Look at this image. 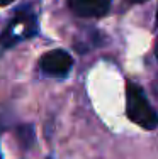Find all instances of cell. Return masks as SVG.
I'll return each mask as SVG.
<instances>
[{"label":"cell","mask_w":158,"mask_h":159,"mask_svg":"<svg viewBox=\"0 0 158 159\" xmlns=\"http://www.w3.org/2000/svg\"><path fill=\"white\" fill-rule=\"evenodd\" d=\"M37 32H39V24H37L36 12L29 5L21 7L19 10H16L14 17L0 34V49L2 51L10 49L22 41L37 36Z\"/></svg>","instance_id":"obj_1"},{"label":"cell","mask_w":158,"mask_h":159,"mask_svg":"<svg viewBox=\"0 0 158 159\" xmlns=\"http://www.w3.org/2000/svg\"><path fill=\"white\" fill-rule=\"evenodd\" d=\"M126 113L129 120L143 129L153 130L158 125V115L146 100L143 90L134 83H127L126 88Z\"/></svg>","instance_id":"obj_2"},{"label":"cell","mask_w":158,"mask_h":159,"mask_svg":"<svg viewBox=\"0 0 158 159\" xmlns=\"http://www.w3.org/2000/svg\"><path fill=\"white\" fill-rule=\"evenodd\" d=\"M73 68V58L65 49H53L39 58V70L53 78H65Z\"/></svg>","instance_id":"obj_3"},{"label":"cell","mask_w":158,"mask_h":159,"mask_svg":"<svg viewBox=\"0 0 158 159\" xmlns=\"http://www.w3.org/2000/svg\"><path fill=\"white\" fill-rule=\"evenodd\" d=\"M68 7L78 17H102L111 9V0H68Z\"/></svg>","instance_id":"obj_4"},{"label":"cell","mask_w":158,"mask_h":159,"mask_svg":"<svg viewBox=\"0 0 158 159\" xmlns=\"http://www.w3.org/2000/svg\"><path fill=\"white\" fill-rule=\"evenodd\" d=\"M17 137L22 142L24 149H29L34 142V127L31 124H24V125H19L17 129Z\"/></svg>","instance_id":"obj_5"},{"label":"cell","mask_w":158,"mask_h":159,"mask_svg":"<svg viewBox=\"0 0 158 159\" xmlns=\"http://www.w3.org/2000/svg\"><path fill=\"white\" fill-rule=\"evenodd\" d=\"M16 0H0V7H7L10 5V3H14Z\"/></svg>","instance_id":"obj_6"},{"label":"cell","mask_w":158,"mask_h":159,"mask_svg":"<svg viewBox=\"0 0 158 159\" xmlns=\"http://www.w3.org/2000/svg\"><path fill=\"white\" fill-rule=\"evenodd\" d=\"M129 2H133V3H141V2H146V0H129Z\"/></svg>","instance_id":"obj_7"},{"label":"cell","mask_w":158,"mask_h":159,"mask_svg":"<svg viewBox=\"0 0 158 159\" xmlns=\"http://www.w3.org/2000/svg\"><path fill=\"white\" fill-rule=\"evenodd\" d=\"M155 24L158 25V10H156V20H155Z\"/></svg>","instance_id":"obj_8"},{"label":"cell","mask_w":158,"mask_h":159,"mask_svg":"<svg viewBox=\"0 0 158 159\" xmlns=\"http://www.w3.org/2000/svg\"><path fill=\"white\" fill-rule=\"evenodd\" d=\"M155 52H156V59H158V44H156V51Z\"/></svg>","instance_id":"obj_9"}]
</instances>
